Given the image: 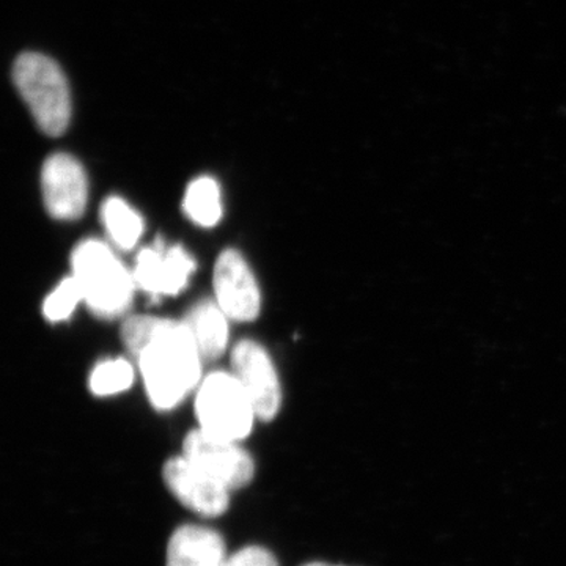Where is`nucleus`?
<instances>
[{"label": "nucleus", "instance_id": "nucleus-1", "mask_svg": "<svg viewBox=\"0 0 566 566\" xmlns=\"http://www.w3.org/2000/svg\"><path fill=\"white\" fill-rule=\"evenodd\" d=\"M132 334L148 397L156 409L169 411L202 376L203 357L191 331L185 322L137 316Z\"/></svg>", "mask_w": 566, "mask_h": 566}, {"label": "nucleus", "instance_id": "nucleus-2", "mask_svg": "<svg viewBox=\"0 0 566 566\" xmlns=\"http://www.w3.org/2000/svg\"><path fill=\"white\" fill-rule=\"evenodd\" d=\"M71 264L93 314L114 319L132 307L136 281L109 245L96 240L82 241L71 255Z\"/></svg>", "mask_w": 566, "mask_h": 566}, {"label": "nucleus", "instance_id": "nucleus-3", "mask_svg": "<svg viewBox=\"0 0 566 566\" xmlns=\"http://www.w3.org/2000/svg\"><path fill=\"white\" fill-rule=\"evenodd\" d=\"M13 80L41 132L62 136L71 120V95L61 66L46 55L24 52L14 63Z\"/></svg>", "mask_w": 566, "mask_h": 566}, {"label": "nucleus", "instance_id": "nucleus-4", "mask_svg": "<svg viewBox=\"0 0 566 566\" xmlns=\"http://www.w3.org/2000/svg\"><path fill=\"white\" fill-rule=\"evenodd\" d=\"M200 430L227 441H243L251 434L255 409L233 374L214 371L203 379L196 398Z\"/></svg>", "mask_w": 566, "mask_h": 566}, {"label": "nucleus", "instance_id": "nucleus-5", "mask_svg": "<svg viewBox=\"0 0 566 566\" xmlns=\"http://www.w3.org/2000/svg\"><path fill=\"white\" fill-rule=\"evenodd\" d=\"M182 457L230 491L248 486L255 474V464L243 447L237 441L207 434L200 428L186 436Z\"/></svg>", "mask_w": 566, "mask_h": 566}, {"label": "nucleus", "instance_id": "nucleus-6", "mask_svg": "<svg viewBox=\"0 0 566 566\" xmlns=\"http://www.w3.org/2000/svg\"><path fill=\"white\" fill-rule=\"evenodd\" d=\"M232 368L256 417L263 422L273 420L281 411L282 387L266 349L252 340L240 342L233 348Z\"/></svg>", "mask_w": 566, "mask_h": 566}, {"label": "nucleus", "instance_id": "nucleus-7", "mask_svg": "<svg viewBox=\"0 0 566 566\" xmlns=\"http://www.w3.org/2000/svg\"><path fill=\"white\" fill-rule=\"evenodd\" d=\"M41 191L51 218L76 221L87 208V174L74 156L55 153L43 164Z\"/></svg>", "mask_w": 566, "mask_h": 566}, {"label": "nucleus", "instance_id": "nucleus-8", "mask_svg": "<svg viewBox=\"0 0 566 566\" xmlns=\"http://www.w3.org/2000/svg\"><path fill=\"white\" fill-rule=\"evenodd\" d=\"M193 271L196 262L191 253L181 245L167 248L163 240H156L155 244L142 249L137 255L133 275L137 289L158 300L182 292Z\"/></svg>", "mask_w": 566, "mask_h": 566}, {"label": "nucleus", "instance_id": "nucleus-9", "mask_svg": "<svg viewBox=\"0 0 566 566\" xmlns=\"http://www.w3.org/2000/svg\"><path fill=\"white\" fill-rule=\"evenodd\" d=\"M164 482L186 509L205 517L221 516L229 510L230 490L186 457L164 464Z\"/></svg>", "mask_w": 566, "mask_h": 566}, {"label": "nucleus", "instance_id": "nucleus-10", "mask_svg": "<svg viewBox=\"0 0 566 566\" xmlns=\"http://www.w3.org/2000/svg\"><path fill=\"white\" fill-rule=\"evenodd\" d=\"M216 303L234 322H252L260 314L262 296L251 268L240 252L223 251L214 266Z\"/></svg>", "mask_w": 566, "mask_h": 566}, {"label": "nucleus", "instance_id": "nucleus-11", "mask_svg": "<svg viewBox=\"0 0 566 566\" xmlns=\"http://www.w3.org/2000/svg\"><path fill=\"white\" fill-rule=\"evenodd\" d=\"M226 543L210 527L185 524L170 536L166 566H223Z\"/></svg>", "mask_w": 566, "mask_h": 566}, {"label": "nucleus", "instance_id": "nucleus-12", "mask_svg": "<svg viewBox=\"0 0 566 566\" xmlns=\"http://www.w3.org/2000/svg\"><path fill=\"white\" fill-rule=\"evenodd\" d=\"M229 316L214 301H202L193 305L182 322L188 324L193 342L203 359L222 356L229 345Z\"/></svg>", "mask_w": 566, "mask_h": 566}, {"label": "nucleus", "instance_id": "nucleus-13", "mask_svg": "<svg viewBox=\"0 0 566 566\" xmlns=\"http://www.w3.org/2000/svg\"><path fill=\"white\" fill-rule=\"evenodd\" d=\"M102 221L112 243L122 251H132L144 233V219L120 197H109L102 208Z\"/></svg>", "mask_w": 566, "mask_h": 566}, {"label": "nucleus", "instance_id": "nucleus-14", "mask_svg": "<svg viewBox=\"0 0 566 566\" xmlns=\"http://www.w3.org/2000/svg\"><path fill=\"white\" fill-rule=\"evenodd\" d=\"M182 208L186 216L200 227H214L222 218L221 188L210 177L193 180L186 189Z\"/></svg>", "mask_w": 566, "mask_h": 566}, {"label": "nucleus", "instance_id": "nucleus-15", "mask_svg": "<svg viewBox=\"0 0 566 566\" xmlns=\"http://www.w3.org/2000/svg\"><path fill=\"white\" fill-rule=\"evenodd\" d=\"M134 370L132 364L125 359L103 360L93 368L91 375V390L98 397H111L125 392L132 387Z\"/></svg>", "mask_w": 566, "mask_h": 566}, {"label": "nucleus", "instance_id": "nucleus-16", "mask_svg": "<svg viewBox=\"0 0 566 566\" xmlns=\"http://www.w3.org/2000/svg\"><path fill=\"white\" fill-rule=\"evenodd\" d=\"M84 301L80 282L74 275L63 279L54 292L44 300L43 314L48 322L59 323L69 319L77 304Z\"/></svg>", "mask_w": 566, "mask_h": 566}, {"label": "nucleus", "instance_id": "nucleus-17", "mask_svg": "<svg viewBox=\"0 0 566 566\" xmlns=\"http://www.w3.org/2000/svg\"><path fill=\"white\" fill-rule=\"evenodd\" d=\"M223 566H279V562L262 546H245L227 557Z\"/></svg>", "mask_w": 566, "mask_h": 566}, {"label": "nucleus", "instance_id": "nucleus-18", "mask_svg": "<svg viewBox=\"0 0 566 566\" xmlns=\"http://www.w3.org/2000/svg\"><path fill=\"white\" fill-rule=\"evenodd\" d=\"M304 566H340V565H327V564H322V562H314V564H307Z\"/></svg>", "mask_w": 566, "mask_h": 566}]
</instances>
